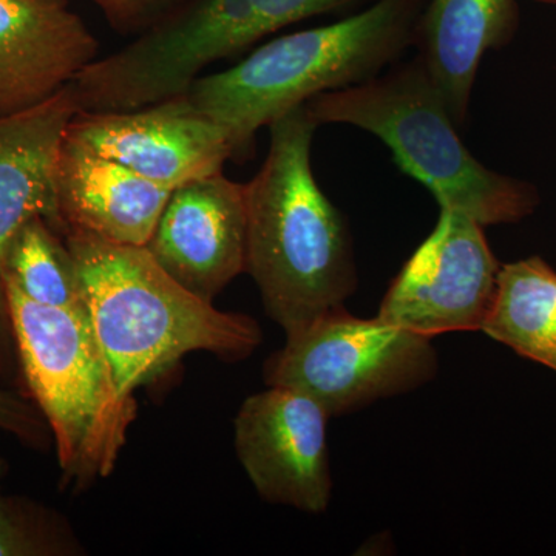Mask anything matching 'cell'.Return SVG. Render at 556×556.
Listing matches in <instances>:
<instances>
[{"instance_id":"obj_1","label":"cell","mask_w":556,"mask_h":556,"mask_svg":"<svg viewBox=\"0 0 556 556\" xmlns=\"http://www.w3.org/2000/svg\"><path fill=\"white\" fill-rule=\"evenodd\" d=\"M268 127V155L244 185L247 273L268 317L291 336L345 306L357 269L346 219L314 177L311 146L320 126L300 105Z\"/></svg>"},{"instance_id":"obj_2","label":"cell","mask_w":556,"mask_h":556,"mask_svg":"<svg viewBox=\"0 0 556 556\" xmlns=\"http://www.w3.org/2000/svg\"><path fill=\"white\" fill-rule=\"evenodd\" d=\"M91 324L119 390L159 378L179 358L206 351L223 361L251 356L263 342L254 318L225 313L166 273L146 247L70 232Z\"/></svg>"},{"instance_id":"obj_3","label":"cell","mask_w":556,"mask_h":556,"mask_svg":"<svg viewBox=\"0 0 556 556\" xmlns=\"http://www.w3.org/2000/svg\"><path fill=\"white\" fill-rule=\"evenodd\" d=\"M427 0H376L325 27L292 33L258 47L233 67L201 76L193 104L228 134L232 159H248L262 127L325 91L376 78L413 47Z\"/></svg>"},{"instance_id":"obj_4","label":"cell","mask_w":556,"mask_h":556,"mask_svg":"<svg viewBox=\"0 0 556 556\" xmlns=\"http://www.w3.org/2000/svg\"><path fill=\"white\" fill-rule=\"evenodd\" d=\"M305 108L318 126L350 124L376 135L441 208L463 212L484 228L521 222L540 204L535 186L486 169L471 155L417 56L365 83L317 94Z\"/></svg>"},{"instance_id":"obj_5","label":"cell","mask_w":556,"mask_h":556,"mask_svg":"<svg viewBox=\"0 0 556 556\" xmlns=\"http://www.w3.org/2000/svg\"><path fill=\"white\" fill-rule=\"evenodd\" d=\"M3 287L22 382L49 424L62 485L86 492L115 470L137 401L119 390L89 308L40 305Z\"/></svg>"},{"instance_id":"obj_6","label":"cell","mask_w":556,"mask_h":556,"mask_svg":"<svg viewBox=\"0 0 556 556\" xmlns=\"http://www.w3.org/2000/svg\"><path fill=\"white\" fill-rule=\"evenodd\" d=\"M369 0H192L68 84L79 112H123L188 93L201 73L274 33Z\"/></svg>"},{"instance_id":"obj_7","label":"cell","mask_w":556,"mask_h":556,"mask_svg":"<svg viewBox=\"0 0 556 556\" xmlns=\"http://www.w3.org/2000/svg\"><path fill=\"white\" fill-rule=\"evenodd\" d=\"M433 342L383 318H358L345 306L287 336L265 362L268 387L316 401L329 417L351 415L437 378Z\"/></svg>"},{"instance_id":"obj_8","label":"cell","mask_w":556,"mask_h":556,"mask_svg":"<svg viewBox=\"0 0 556 556\" xmlns=\"http://www.w3.org/2000/svg\"><path fill=\"white\" fill-rule=\"evenodd\" d=\"M500 269L484 226L463 212L441 208L437 228L394 277L378 316L430 339L482 331Z\"/></svg>"},{"instance_id":"obj_9","label":"cell","mask_w":556,"mask_h":556,"mask_svg":"<svg viewBox=\"0 0 556 556\" xmlns=\"http://www.w3.org/2000/svg\"><path fill=\"white\" fill-rule=\"evenodd\" d=\"M329 416L305 394L268 387L241 404L233 420V445L260 496L324 514L331 501L327 424Z\"/></svg>"},{"instance_id":"obj_10","label":"cell","mask_w":556,"mask_h":556,"mask_svg":"<svg viewBox=\"0 0 556 556\" xmlns=\"http://www.w3.org/2000/svg\"><path fill=\"white\" fill-rule=\"evenodd\" d=\"M67 137L170 190L218 174L233 156L228 134L188 93L123 112H78Z\"/></svg>"},{"instance_id":"obj_11","label":"cell","mask_w":556,"mask_h":556,"mask_svg":"<svg viewBox=\"0 0 556 556\" xmlns=\"http://www.w3.org/2000/svg\"><path fill=\"white\" fill-rule=\"evenodd\" d=\"M247 243L244 185L218 172L172 190L146 248L182 288L212 303L247 273Z\"/></svg>"},{"instance_id":"obj_12","label":"cell","mask_w":556,"mask_h":556,"mask_svg":"<svg viewBox=\"0 0 556 556\" xmlns=\"http://www.w3.org/2000/svg\"><path fill=\"white\" fill-rule=\"evenodd\" d=\"M78 113L70 87L36 108L0 118V382L20 371L11 328L2 258L10 240L35 217H43L64 236L58 212L54 174L68 124Z\"/></svg>"},{"instance_id":"obj_13","label":"cell","mask_w":556,"mask_h":556,"mask_svg":"<svg viewBox=\"0 0 556 556\" xmlns=\"http://www.w3.org/2000/svg\"><path fill=\"white\" fill-rule=\"evenodd\" d=\"M68 0H0V118L36 108L98 58Z\"/></svg>"},{"instance_id":"obj_14","label":"cell","mask_w":556,"mask_h":556,"mask_svg":"<svg viewBox=\"0 0 556 556\" xmlns=\"http://www.w3.org/2000/svg\"><path fill=\"white\" fill-rule=\"evenodd\" d=\"M54 192L64 237L80 232L109 243L146 247L172 190L65 135Z\"/></svg>"},{"instance_id":"obj_15","label":"cell","mask_w":556,"mask_h":556,"mask_svg":"<svg viewBox=\"0 0 556 556\" xmlns=\"http://www.w3.org/2000/svg\"><path fill=\"white\" fill-rule=\"evenodd\" d=\"M518 27L517 0H427L413 47L459 129L482 58L508 46Z\"/></svg>"},{"instance_id":"obj_16","label":"cell","mask_w":556,"mask_h":556,"mask_svg":"<svg viewBox=\"0 0 556 556\" xmlns=\"http://www.w3.org/2000/svg\"><path fill=\"white\" fill-rule=\"evenodd\" d=\"M482 331L556 372V270L540 257L501 265Z\"/></svg>"},{"instance_id":"obj_17","label":"cell","mask_w":556,"mask_h":556,"mask_svg":"<svg viewBox=\"0 0 556 556\" xmlns=\"http://www.w3.org/2000/svg\"><path fill=\"white\" fill-rule=\"evenodd\" d=\"M2 277L40 305L87 309L67 241L43 217L31 218L14 233L3 252Z\"/></svg>"},{"instance_id":"obj_18","label":"cell","mask_w":556,"mask_h":556,"mask_svg":"<svg viewBox=\"0 0 556 556\" xmlns=\"http://www.w3.org/2000/svg\"><path fill=\"white\" fill-rule=\"evenodd\" d=\"M86 554L68 519L39 501L0 493V556Z\"/></svg>"},{"instance_id":"obj_19","label":"cell","mask_w":556,"mask_h":556,"mask_svg":"<svg viewBox=\"0 0 556 556\" xmlns=\"http://www.w3.org/2000/svg\"><path fill=\"white\" fill-rule=\"evenodd\" d=\"M112 30L138 36L156 27L192 0H91Z\"/></svg>"},{"instance_id":"obj_20","label":"cell","mask_w":556,"mask_h":556,"mask_svg":"<svg viewBox=\"0 0 556 556\" xmlns=\"http://www.w3.org/2000/svg\"><path fill=\"white\" fill-rule=\"evenodd\" d=\"M0 430L40 452L53 442L49 424L35 402L3 386H0Z\"/></svg>"},{"instance_id":"obj_21","label":"cell","mask_w":556,"mask_h":556,"mask_svg":"<svg viewBox=\"0 0 556 556\" xmlns=\"http://www.w3.org/2000/svg\"><path fill=\"white\" fill-rule=\"evenodd\" d=\"M7 475H9V463H7L5 457L0 455V493H2V484Z\"/></svg>"},{"instance_id":"obj_22","label":"cell","mask_w":556,"mask_h":556,"mask_svg":"<svg viewBox=\"0 0 556 556\" xmlns=\"http://www.w3.org/2000/svg\"><path fill=\"white\" fill-rule=\"evenodd\" d=\"M536 3H543V5L556 7V0H533Z\"/></svg>"}]
</instances>
